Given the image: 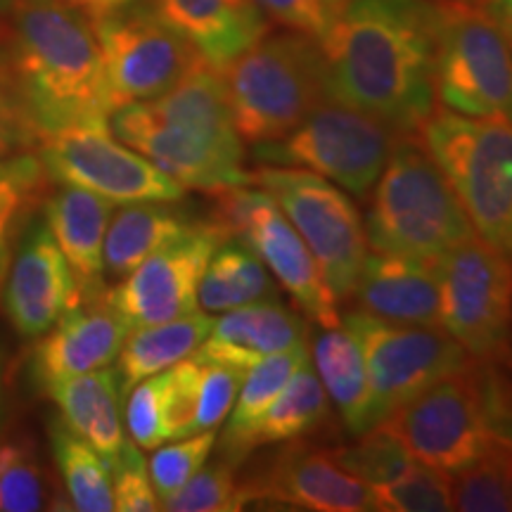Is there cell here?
Here are the masks:
<instances>
[{
    "mask_svg": "<svg viewBox=\"0 0 512 512\" xmlns=\"http://www.w3.org/2000/svg\"><path fill=\"white\" fill-rule=\"evenodd\" d=\"M318 43L328 100L399 133L437 110L439 0H349Z\"/></svg>",
    "mask_w": 512,
    "mask_h": 512,
    "instance_id": "6da1fadb",
    "label": "cell"
},
{
    "mask_svg": "<svg viewBox=\"0 0 512 512\" xmlns=\"http://www.w3.org/2000/svg\"><path fill=\"white\" fill-rule=\"evenodd\" d=\"M0 41L38 145L72 128L107 126L112 114L93 22L62 0H17Z\"/></svg>",
    "mask_w": 512,
    "mask_h": 512,
    "instance_id": "7a4b0ae2",
    "label": "cell"
},
{
    "mask_svg": "<svg viewBox=\"0 0 512 512\" xmlns=\"http://www.w3.org/2000/svg\"><path fill=\"white\" fill-rule=\"evenodd\" d=\"M107 126L185 190L216 195L249 183L223 72L204 60L159 98L117 107Z\"/></svg>",
    "mask_w": 512,
    "mask_h": 512,
    "instance_id": "3957f363",
    "label": "cell"
},
{
    "mask_svg": "<svg viewBox=\"0 0 512 512\" xmlns=\"http://www.w3.org/2000/svg\"><path fill=\"white\" fill-rule=\"evenodd\" d=\"M366 240L373 252L437 261L475 238V228L420 133H403L368 195Z\"/></svg>",
    "mask_w": 512,
    "mask_h": 512,
    "instance_id": "277c9868",
    "label": "cell"
},
{
    "mask_svg": "<svg viewBox=\"0 0 512 512\" xmlns=\"http://www.w3.org/2000/svg\"><path fill=\"white\" fill-rule=\"evenodd\" d=\"M221 72L245 145L283 138L328 100L323 50L299 31L266 34Z\"/></svg>",
    "mask_w": 512,
    "mask_h": 512,
    "instance_id": "5b68a950",
    "label": "cell"
},
{
    "mask_svg": "<svg viewBox=\"0 0 512 512\" xmlns=\"http://www.w3.org/2000/svg\"><path fill=\"white\" fill-rule=\"evenodd\" d=\"M477 238L512 261V124L434 110L420 128Z\"/></svg>",
    "mask_w": 512,
    "mask_h": 512,
    "instance_id": "8992f818",
    "label": "cell"
},
{
    "mask_svg": "<svg viewBox=\"0 0 512 512\" xmlns=\"http://www.w3.org/2000/svg\"><path fill=\"white\" fill-rule=\"evenodd\" d=\"M401 136L368 114L325 100L283 138L252 145V157L259 166L313 171L366 200Z\"/></svg>",
    "mask_w": 512,
    "mask_h": 512,
    "instance_id": "52a82bcc",
    "label": "cell"
},
{
    "mask_svg": "<svg viewBox=\"0 0 512 512\" xmlns=\"http://www.w3.org/2000/svg\"><path fill=\"white\" fill-rule=\"evenodd\" d=\"M249 183L264 188L302 235L337 302L351 299L368 240L361 211L347 192L294 166H259L249 171Z\"/></svg>",
    "mask_w": 512,
    "mask_h": 512,
    "instance_id": "ba28073f",
    "label": "cell"
},
{
    "mask_svg": "<svg viewBox=\"0 0 512 512\" xmlns=\"http://www.w3.org/2000/svg\"><path fill=\"white\" fill-rule=\"evenodd\" d=\"M437 100L465 117L512 124V53L486 0H439Z\"/></svg>",
    "mask_w": 512,
    "mask_h": 512,
    "instance_id": "9c48e42d",
    "label": "cell"
},
{
    "mask_svg": "<svg viewBox=\"0 0 512 512\" xmlns=\"http://www.w3.org/2000/svg\"><path fill=\"white\" fill-rule=\"evenodd\" d=\"M441 328L477 361L512 354V261L484 240L460 242L434 261Z\"/></svg>",
    "mask_w": 512,
    "mask_h": 512,
    "instance_id": "30bf717a",
    "label": "cell"
},
{
    "mask_svg": "<svg viewBox=\"0 0 512 512\" xmlns=\"http://www.w3.org/2000/svg\"><path fill=\"white\" fill-rule=\"evenodd\" d=\"M342 325L356 337L366 358L375 427L432 382L472 363V356L444 328L392 323L356 309L344 313Z\"/></svg>",
    "mask_w": 512,
    "mask_h": 512,
    "instance_id": "8fae6325",
    "label": "cell"
},
{
    "mask_svg": "<svg viewBox=\"0 0 512 512\" xmlns=\"http://www.w3.org/2000/svg\"><path fill=\"white\" fill-rule=\"evenodd\" d=\"M112 112L131 102L155 100L202 62L183 34L159 17L150 0H136L93 22Z\"/></svg>",
    "mask_w": 512,
    "mask_h": 512,
    "instance_id": "7c38bea8",
    "label": "cell"
},
{
    "mask_svg": "<svg viewBox=\"0 0 512 512\" xmlns=\"http://www.w3.org/2000/svg\"><path fill=\"white\" fill-rule=\"evenodd\" d=\"M387 425L399 434L415 460L448 477L458 475L496 444L477 387L475 358L467 368L422 389Z\"/></svg>",
    "mask_w": 512,
    "mask_h": 512,
    "instance_id": "4fadbf2b",
    "label": "cell"
},
{
    "mask_svg": "<svg viewBox=\"0 0 512 512\" xmlns=\"http://www.w3.org/2000/svg\"><path fill=\"white\" fill-rule=\"evenodd\" d=\"M48 181L74 185L114 204L181 202L185 188L140 152L112 136L110 126L72 128L38 145Z\"/></svg>",
    "mask_w": 512,
    "mask_h": 512,
    "instance_id": "5bb4252c",
    "label": "cell"
},
{
    "mask_svg": "<svg viewBox=\"0 0 512 512\" xmlns=\"http://www.w3.org/2000/svg\"><path fill=\"white\" fill-rule=\"evenodd\" d=\"M223 242H228L226 235L214 223L195 221L107 290V304L126 320L128 328L166 323L200 311L197 294L202 275Z\"/></svg>",
    "mask_w": 512,
    "mask_h": 512,
    "instance_id": "9a60e30c",
    "label": "cell"
},
{
    "mask_svg": "<svg viewBox=\"0 0 512 512\" xmlns=\"http://www.w3.org/2000/svg\"><path fill=\"white\" fill-rule=\"evenodd\" d=\"M242 508H290L313 512H377L373 486L344 472L328 451L294 444L261 477L238 489Z\"/></svg>",
    "mask_w": 512,
    "mask_h": 512,
    "instance_id": "2e32d148",
    "label": "cell"
},
{
    "mask_svg": "<svg viewBox=\"0 0 512 512\" xmlns=\"http://www.w3.org/2000/svg\"><path fill=\"white\" fill-rule=\"evenodd\" d=\"M76 304L79 287L46 221L31 223L5 271V316L17 335L38 339Z\"/></svg>",
    "mask_w": 512,
    "mask_h": 512,
    "instance_id": "e0dca14e",
    "label": "cell"
},
{
    "mask_svg": "<svg viewBox=\"0 0 512 512\" xmlns=\"http://www.w3.org/2000/svg\"><path fill=\"white\" fill-rule=\"evenodd\" d=\"M238 242L247 245L264 261L273 278L283 285V290L290 294L306 318L320 328L342 325L339 302L325 283L316 259H313L302 235L294 230L264 188L256 192Z\"/></svg>",
    "mask_w": 512,
    "mask_h": 512,
    "instance_id": "ac0fdd59",
    "label": "cell"
},
{
    "mask_svg": "<svg viewBox=\"0 0 512 512\" xmlns=\"http://www.w3.org/2000/svg\"><path fill=\"white\" fill-rule=\"evenodd\" d=\"M128 330L126 320L105 297L72 306L46 335L38 337L31 354V377L36 387L43 392L67 377L110 368Z\"/></svg>",
    "mask_w": 512,
    "mask_h": 512,
    "instance_id": "d6986e66",
    "label": "cell"
},
{
    "mask_svg": "<svg viewBox=\"0 0 512 512\" xmlns=\"http://www.w3.org/2000/svg\"><path fill=\"white\" fill-rule=\"evenodd\" d=\"M351 299L356 311L368 316L441 328L439 283L432 261L368 252Z\"/></svg>",
    "mask_w": 512,
    "mask_h": 512,
    "instance_id": "ffe728a7",
    "label": "cell"
},
{
    "mask_svg": "<svg viewBox=\"0 0 512 512\" xmlns=\"http://www.w3.org/2000/svg\"><path fill=\"white\" fill-rule=\"evenodd\" d=\"M114 202L74 185H60L43 202V221L67 259L81 302L105 297V235Z\"/></svg>",
    "mask_w": 512,
    "mask_h": 512,
    "instance_id": "44dd1931",
    "label": "cell"
},
{
    "mask_svg": "<svg viewBox=\"0 0 512 512\" xmlns=\"http://www.w3.org/2000/svg\"><path fill=\"white\" fill-rule=\"evenodd\" d=\"M164 22L192 43L211 67L223 69L268 34L259 0H150Z\"/></svg>",
    "mask_w": 512,
    "mask_h": 512,
    "instance_id": "7402d4cb",
    "label": "cell"
},
{
    "mask_svg": "<svg viewBox=\"0 0 512 512\" xmlns=\"http://www.w3.org/2000/svg\"><path fill=\"white\" fill-rule=\"evenodd\" d=\"M309 339L311 332L302 313L285 309L280 302H259L214 318L207 339L192 356L247 373L266 356Z\"/></svg>",
    "mask_w": 512,
    "mask_h": 512,
    "instance_id": "603a6c76",
    "label": "cell"
},
{
    "mask_svg": "<svg viewBox=\"0 0 512 512\" xmlns=\"http://www.w3.org/2000/svg\"><path fill=\"white\" fill-rule=\"evenodd\" d=\"M55 401L60 422L114 463L126 444L121 420V387L114 368L67 377L43 389Z\"/></svg>",
    "mask_w": 512,
    "mask_h": 512,
    "instance_id": "cb8c5ba5",
    "label": "cell"
},
{
    "mask_svg": "<svg viewBox=\"0 0 512 512\" xmlns=\"http://www.w3.org/2000/svg\"><path fill=\"white\" fill-rule=\"evenodd\" d=\"M328 415V392L309 363L287 382L278 399L252 425L233 437L221 439L223 458L235 463L259 446L287 444V441L292 444L320 430Z\"/></svg>",
    "mask_w": 512,
    "mask_h": 512,
    "instance_id": "d4e9b609",
    "label": "cell"
},
{
    "mask_svg": "<svg viewBox=\"0 0 512 512\" xmlns=\"http://www.w3.org/2000/svg\"><path fill=\"white\" fill-rule=\"evenodd\" d=\"M311 356L325 392L342 415L344 427L356 437L373 430V394H370L366 358L356 337L339 325L320 328L313 337Z\"/></svg>",
    "mask_w": 512,
    "mask_h": 512,
    "instance_id": "484cf974",
    "label": "cell"
},
{
    "mask_svg": "<svg viewBox=\"0 0 512 512\" xmlns=\"http://www.w3.org/2000/svg\"><path fill=\"white\" fill-rule=\"evenodd\" d=\"M214 325V318L204 311L188 313L166 323L131 328L117 356V377L121 394H128L138 382L164 373L178 361L200 349Z\"/></svg>",
    "mask_w": 512,
    "mask_h": 512,
    "instance_id": "4316f807",
    "label": "cell"
},
{
    "mask_svg": "<svg viewBox=\"0 0 512 512\" xmlns=\"http://www.w3.org/2000/svg\"><path fill=\"white\" fill-rule=\"evenodd\" d=\"M174 202L121 204L105 235V278L124 280L147 256L183 235L192 223Z\"/></svg>",
    "mask_w": 512,
    "mask_h": 512,
    "instance_id": "83f0119b",
    "label": "cell"
},
{
    "mask_svg": "<svg viewBox=\"0 0 512 512\" xmlns=\"http://www.w3.org/2000/svg\"><path fill=\"white\" fill-rule=\"evenodd\" d=\"M197 302L204 313H226L249 304L280 302V294L264 261L242 242L228 240L209 259Z\"/></svg>",
    "mask_w": 512,
    "mask_h": 512,
    "instance_id": "f1b7e54d",
    "label": "cell"
},
{
    "mask_svg": "<svg viewBox=\"0 0 512 512\" xmlns=\"http://www.w3.org/2000/svg\"><path fill=\"white\" fill-rule=\"evenodd\" d=\"M50 446L72 508L79 512H112V467L91 444L76 437L60 420L50 425Z\"/></svg>",
    "mask_w": 512,
    "mask_h": 512,
    "instance_id": "f546056e",
    "label": "cell"
},
{
    "mask_svg": "<svg viewBox=\"0 0 512 512\" xmlns=\"http://www.w3.org/2000/svg\"><path fill=\"white\" fill-rule=\"evenodd\" d=\"M48 176L38 152H17L0 159V283L12 259V242L34 211Z\"/></svg>",
    "mask_w": 512,
    "mask_h": 512,
    "instance_id": "4dcf8cb0",
    "label": "cell"
},
{
    "mask_svg": "<svg viewBox=\"0 0 512 512\" xmlns=\"http://www.w3.org/2000/svg\"><path fill=\"white\" fill-rule=\"evenodd\" d=\"M311 363V349L309 342L294 344V347L278 351V354L266 356L245 373L242 387L235 399L233 408H230V418L223 437H233L252 425L261 413L266 411L271 403L278 399L280 392L287 387V382L299 373L304 366Z\"/></svg>",
    "mask_w": 512,
    "mask_h": 512,
    "instance_id": "1f68e13d",
    "label": "cell"
},
{
    "mask_svg": "<svg viewBox=\"0 0 512 512\" xmlns=\"http://www.w3.org/2000/svg\"><path fill=\"white\" fill-rule=\"evenodd\" d=\"M453 510L512 512V446L496 441L482 458L451 477Z\"/></svg>",
    "mask_w": 512,
    "mask_h": 512,
    "instance_id": "d6a6232c",
    "label": "cell"
},
{
    "mask_svg": "<svg viewBox=\"0 0 512 512\" xmlns=\"http://www.w3.org/2000/svg\"><path fill=\"white\" fill-rule=\"evenodd\" d=\"M358 437L361 439L356 444L330 448L328 453L344 472L361 482L370 486L394 482L415 463L411 451L387 422L358 434Z\"/></svg>",
    "mask_w": 512,
    "mask_h": 512,
    "instance_id": "836d02e7",
    "label": "cell"
},
{
    "mask_svg": "<svg viewBox=\"0 0 512 512\" xmlns=\"http://www.w3.org/2000/svg\"><path fill=\"white\" fill-rule=\"evenodd\" d=\"M377 512H446L453 510L451 477L434 467L415 463L399 479L373 486Z\"/></svg>",
    "mask_w": 512,
    "mask_h": 512,
    "instance_id": "e575fe53",
    "label": "cell"
},
{
    "mask_svg": "<svg viewBox=\"0 0 512 512\" xmlns=\"http://www.w3.org/2000/svg\"><path fill=\"white\" fill-rule=\"evenodd\" d=\"M46 501L48 486L34 448L22 439L0 444V512H36Z\"/></svg>",
    "mask_w": 512,
    "mask_h": 512,
    "instance_id": "d590c367",
    "label": "cell"
},
{
    "mask_svg": "<svg viewBox=\"0 0 512 512\" xmlns=\"http://www.w3.org/2000/svg\"><path fill=\"white\" fill-rule=\"evenodd\" d=\"M230 460L202 465L181 489L166 496L162 510L169 512H233L238 510V479Z\"/></svg>",
    "mask_w": 512,
    "mask_h": 512,
    "instance_id": "8d00e7d4",
    "label": "cell"
},
{
    "mask_svg": "<svg viewBox=\"0 0 512 512\" xmlns=\"http://www.w3.org/2000/svg\"><path fill=\"white\" fill-rule=\"evenodd\" d=\"M214 446L216 430H207L183 439H174V444L169 446L162 444L155 448L152 458L147 460V470H150V479L159 496V503L181 489L202 465H207Z\"/></svg>",
    "mask_w": 512,
    "mask_h": 512,
    "instance_id": "74e56055",
    "label": "cell"
},
{
    "mask_svg": "<svg viewBox=\"0 0 512 512\" xmlns=\"http://www.w3.org/2000/svg\"><path fill=\"white\" fill-rule=\"evenodd\" d=\"M164 389L166 375L157 373L147 380L138 382L126 394L124 420L128 437L140 451H155L157 446L169 444V430H166L164 411Z\"/></svg>",
    "mask_w": 512,
    "mask_h": 512,
    "instance_id": "f35d334b",
    "label": "cell"
},
{
    "mask_svg": "<svg viewBox=\"0 0 512 512\" xmlns=\"http://www.w3.org/2000/svg\"><path fill=\"white\" fill-rule=\"evenodd\" d=\"M112 467V494L114 510L119 512H155L162 510L159 496L152 486L147 460L140 453V446L126 439L124 448Z\"/></svg>",
    "mask_w": 512,
    "mask_h": 512,
    "instance_id": "ab89813d",
    "label": "cell"
},
{
    "mask_svg": "<svg viewBox=\"0 0 512 512\" xmlns=\"http://www.w3.org/2000/svg\"><path fill=\"white\" fill-rule=\"evenodd\" d=\"M197 358V356H195ZM200 382H197V411H195V434L216 430L228 418L238 392L245 380L242 370L221 366V363L202 361Z\"/></svg>",
    "mask_w": 512,
    "mask_h": 512,
    "instance_id": "60d3db41",
    "label": "cell"
},
{
    "mask_svg": "<svg viewBox=\"0 0 512 512\" xmlns=\"http://www.w3.org/2000/svg\"><path fill=\"white\" fill-rule=\"evenodd\" d=\"M349 0H259L268 19L320 41L328 34Z\"/></svg>",
    "mask_w": 512,
    "mask_h": 512,
    "instance_id": "b9f144b4",
    "label": "cell"
},
{
    "mask_svg": "<svg viewBox=\"0 0 512 512\" xmlns=\"http://www.w3.org/2000/svg\"><path fill=\"white\" fill-rule=\"evenodd\" d=\"M31 145H38V136L24 112L3 48H0V159L27 152Z\"/></svg>",
    "mask_w": 512,
    "mask_h": 512,
    "instance_id": "7bdbcfd3",
    "label": "cell"
},
{
    "mask_svg": "<svg viewBox=\"0 0 512 512\" xmlns=\"http://www.w3.org/2000/svg\"><path fill=\"white\" fill-rule=\"evenodd\" d=\"M62 3L72 5L74 10H79L81 15H86L91 22H98V19L112 15V12L136 3V0H62Z\"/></svg>",
    "mask_w": 512,
    "mask_h": 512,
    "instance_id": "ee69618b",
    "label": "cell"
},
{
    "mask_svg": "<svg viewBox=\"0 0 512 512\" xmlns=\"http://www.w3.org/2000/svg\"><path fill=\"white\" fill-rule=\"evenodd\" d=\"M486 8H489L512 53V0H486Z\"/></svg>",
    "mask_w": 512,
    "mask_h": 512,
    "instance_id": "f6af8a7d",
    "label": "cell"
},
{
    "mask_svg": "<svg viewBox=\"0 0 512 512\" xmlns=\"http://www.w3.org/2000/svg\"><path fill=\"white\" fill-rule=\"evenodd\" d=\"M3 413H5V363H3V351H0V425H3Z\"/></svg>",
    "mask_w": 512,
    "mask_h": 512,
    "instance_id": "bcb514c9",
    "label": "cell"
},
{
    "mask_svg": "<svg viewBox=\"0 0 512 512\" xmlns=\"http://www.w3.org/2000/svg\"><path fill=\"white\" fill-rule=\"evenodd\" d=\"M15 3H17V0H0V12H3V15H8Z\"/></svg>",
    "mask_w": 512,
    "mask_h": 512,
    "instance_id": "7dc6e473",
    "label": "cell"
},
{
    "mask_svg": "<svg viewBox=\"0 0 512 512\" xmlns=\"http://www.w3.org/2000/svg\"><path fill=\"white\" fill-rule=\"evenodd\" d=\"M458 3H484V0H458Z\"/></svg>",
    "mask_w": 512,
    "mask_h": 512,
    "instance_id": "c3c4849f",
    "label": "cell"
}]
</instances>
